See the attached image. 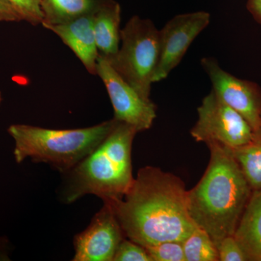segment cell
Masks as SVG:
<instances>
[{"label":"cell","instance_id":"16","mask_svg":"<svg viewBox=\"0 0 261 261\" xmlns=\"http://www.w3.org/2000/svg\"><path fill=\"white\" fill-rule=\"evenodd\" d=\"M186 261H218V249L209 235L197 227L181 242Z\"/></svg>","mask_w":261,"mask_h":261},{"label":"cell","instance_id":"8","mask_svg":"<svg viewBox=\"0 0 261 261\" xmlns=\"http://www.w3.org/2000/svg\"><path fill=\"white\" fill-rule=\"evenodd\" d=\"M210 21L208 13L198 11L176 15L164 25L160 31L159 60L153 83L165 80L179 64L195 38Z\"/></svg>","mask_w":261,"mask_h":261},{"label":"cell","instance_id":"13","mask_svg":"<svg viewBox=\"0 0 261 261\" xmlns=\"http://www.w3.org/2000/svg\"><path fill=\"white\" fill-rule=\"evenodd\" d=\"M233 236L250 261H256L261 251V190L252 191Z\"/></svg>","mask_w":261,"mask_h":261},{"label":"cell","instance_id":"12","mask_svg":"<svg viewBox=\"0 0 261 261\" xmlns=\"http://www.w3.org/2000/svg\"><path fill=\"white\" fill-rule=\"evenodd\" d=\"M121 6L110 0L94 16V32L99 56L116 54L121 42Z\"/></svg>","mask_w":261,"mask_h":261},{"label":"cell","instance_id":"21","mask_svg":"<svg viewBox=\"0 0 261 261\" xmlns=\"http://www.w3.org/2000/svg\"><path fill=\"white\" fill-rule=\"evenodd\" d=\"M23 20L18 10L8 0H0V21L19 22Z\"/></svg>","mask_w":261,"mask_h":261},{"label":"cell","instance_id":"23","mask_svg":"<svg viewBox=\"0 0 261 261\" xmlns=\"http://www.w3.org/2000/svg\"><path fill=\"white\" fill-rule=\"evenodd\" d=\"M256 261H261V251L257 257Z\"/></svg>","mask_w":261,"mask_h":261},{"label":"cell","instance_id":"20","mask_svg":"<svg viewBox=\"0 0 261 261\" xmlns=\"http://www.w3.org/2000/svg\"><path fill=\"white\" fill-rule=\"evenodd\" d=\"M217 249L220 261H250V257L233 235L225 238Z\"/></svg>","mask_w":261,"mask_h":261},{"label":"cell","instance_id":"10","mask_svg":"<svg viewBox=\"0 0 261 261\" xmlns=\"http://www.w3.org/2000/svg\"><path fill=\"white\" fill-rule=\"evenodd\" d=\"M126 238L111 206L94 215L88 227L75 235L73 261H113L117 247Z\"/></svg>","mask_w":261,"mask_h":261},{"label":"cell","instance_id":"14","mask_svg":"<svg viewBox=\"0 0 261 261\" xmlns=\"http://www.w3.org/2000/svg\"><path fill=\"white\" fill-rule=\"evenodd\" d=\"M110 0H42V25H59L96 14Z\"/></svg>","mask_w":261,"mask_h":261},{"label":"cell","instance_id":"18","mask_svg":"<svg viewBox=\"0 0 261 261\" xmlns=\"http://www.w3.org/2000/svg\"><path fill=\"white\" fill-rule=\"evenodd\" d=\"M113 261H152L145 247L123 239L117 247Z\"/></svg>","mask_w":261,"mask_h":261},{"label":"cell","instance_id":"6","mask_svg":"<svg viewBox=\"0 0 261 261\" xmlns=\"http://www.w3.org/2000/svg\"><path fill=\"white\" fill-rule=\"evenodd\" d=\"M198 119L190 130L197 142H211L233 149L250 143L255 132L243 116L228 106L214 91L197 108Z\"/></svg>","mask_w":261,"mask_h":261},{"label":"cell","instance_id":"22","mask_svg":"<svg viewBox=\"0 0 261 261\" xmlns=\"http://www.w3.org/2000/svg\"><path fill=\"white\" fill-rule=\"evenodd\" d=\"M247 9L254 20L261 25V0H247Z\"/></svg>","mask_w":261,"mask_h":261},{"label":"cell","instance_id":"3","mask_svg":"<svg viewBox=\"0 0 261 261\" xmlns=\"http://www.w3.org/2000/svg\"><path fill=\"white\" fill-rule=\"evenodd\" d=\"M137 133L133 126L117 121L111 133L90 154L62 173L63 202L73 203L88 195L97 196L103 202L123 198L135 179L132 149Z\"/></svg>","mask_w":261,"mask_h":261},{"label":"cell","instance_id":"17","mask_svg":"<svg viewBox=\"0 0 261 261\" xmlns=\"http://www.w3.org/2000/svg\"><path fill=\"white\" fill-rule=\"evenodd\" d=\"M145 248L152 261H186L181 242H164Z\"/></svg>","mask_w":261,"mask_h":261},{"label":"cell","instance_id":"9","mask_svg":"<svg viewBox=\"0 0 261 261\" xmlns=\"http://www.w3.org/2000/svg\"><path fill=\"white\" fill-rule=\"evenodd\" d=\"M201 64L210 78L216 95L243 116L255 132L260 130V86L230 74L219 66L214 58H202Z\"/></svg>","mask_w":261,"mask_h":261},{"label":"cell","instance_id":"2","mask_svg":"<svg viewBox=\"0 0 261 261\" xmlns=\"http://www.w3.org/2000/svg\"><path fill=\"white\" fill-rule=\"evenodd\" d=\"M207 145L210 161L200 181L187 190V207L196 226L218 247L234 234L252 190L231 149L214 142Z\"/></svg>","mask_w":261,"mask_h":261},{"label":"cell","instance_id":"4","mask_svg":"<svg viewBox=\"0 0 261 261\" xmlns=\"http://www.w3.org/2000/svg\"><path fill=\"white\" fill-rule=\"evenodd\" d=\"M115 118L95 126L74 129H50L27 124L8 128L14 140L13 155L20 164L30 159L64 173L76 166L102 142L116 126Z\"/></svg>","mask_w":261,"mask_h":261},{"label":"cell","instance_id":"7","mask_svg":"<svg viewBox=\"0 0 261 261\" xmlns=\"http://www.w3.org/2000/svg\"><path fill=\"white\" fill-rule=\"evenodd\" d=\"M97 75L107 89L114 110L113 118L133 126L137 132L152 127L157 116L155 105L141 97L101 56L98 58Z\"/></svg>","mask_w":261,"mask_h":261},{"label":"cell","instance_id":"15","mask_svg":"<svg viewBox=\"0 0 261 261\" xmlns=\"http://www.w3.org/2000/svg\"><path fill=\"white\" fill-rule=\"evenodd\" d=\"M230 149L252 191L261 190V129L250 143Z\"/></svg>","mask_w":261,"mask_h":261},{"label":"cell","instance_id":"11","mask_svg":"<svg viewBox=\"0 0 261 261\" xmlns=\"http://www.w3.org/2000/svg\"><path fill=\"white\" fill-rule=\"evenodd\" d=\"M94 15L82 17L68 23L44 27L55 33L73 51L89 73L97 75L99 54L94 36Z\"/></svg>","mask_w":261,"mask_h":261},{"label":"cell","instance_id":"19","mask_svg":"<svg viewBox=\"0 0 261 261\" xmlns=\"http://www.w3.org/2000/svg\"><path fill=\"white\" fill-rule=\"evenodd\" d=\"M18 10L23 20L33 25L42 24L43 13L42 0H8Z\"/></svg>","mask_w":261,"mask_h":261},{"label":"cell","instance_id":"1","mask_svg":"<svg viewBox=\"0 0 261 261\" xmlns=\"http://www.w3.org/2000/svg\"><path fill=\"white\" fill-rule=\"evenodd\" d=\"M103 202L111 206L126 238L144 247L182 242L197 227L189 214L185 182L154 166L139 170L121 200Z\"/></svg>","mask_w":261,"mask_h":261},{"label":"cell","instance_id":"5","mask_svg":"<svg viewBox=\"0 0 261 261\" xmlns=\"http://www.w3.org/2000/svg\"><path fill=\"white\" fill-rule=\"evenodd\" d=\"M121 46L103 57L146 100L150 93L160 55V31L149 19L133 16L121 30Z\"/></svg>","mask_w":261,"mask_h":261},{"label":"cell","instance_id":"24","mask_svg":"<svg viewBox=\"0 0 261 261\" xmlns=\"http://www.w3.org/2000/svg\"><path fill=\"white\" fill-rule=\"evenodd\" d=\"M2 99H3V98H2V94L1 92H0V104H1Z\"/></svg>","mask_w":261,"mask_h":261}]
</instances>
